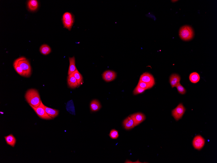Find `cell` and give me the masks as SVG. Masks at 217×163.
I'll list each match as a JSON object with an SVG mask.
<instances>
[{
    "label": "cell",
    "mask_w": 217,
    "mask_h": 163,
    "mask_svg": "<svg viewBox=\"0 0 217 163\" xmlns=\"http://www.w3.org/2000/svg\"><path fill=\"white\" fill-rule=\"evenodd\" d=\"M124 126L125 129L129 130L136 126L133 119L129 116L125 119L123 122Z\"/></svg>",
    "instance_id": "11"
},
{
    "label": "cell",
    "mask_w": 217,
    "mask_h": 163,
    "mask_svg": "<svg viewBox=\"0 0 217 163\" xmlns=\"http://www.w3.org/2000/svg\"><path fill=\"white\" fill-rule=\"evenodd\" d=\"M13 66H14V68L17 72L20 75L22 76L25 77L23 71L21 69V68L18 65L16 60L15 61L14 63H13Z\"/></svg>",
    "instance_id": "22"
},
{
    "label": "cell",
    "mask_w": 217,
    "mask_h": 163,
    "mask_svg": "<svg viewBox=\"0 0 217 163\" xmlns=\"http://www.w3.org/2000/svg\"><path fill=\"white\" fill-rule=\"evenodd\" d=\"M189 80L193 83H196L199 82L200 80L199 74L197 72H193L189 76Z\"/></svg>",
    "instance_id": "21"
},
{
    "label": "cell",
    "mask_w": 217,
    "mask_h": 163,
    "mask_svg": "<svg viewBox=\"0 0 217 163\" xmlns=\"http://www.w3.org/2000/svg\"><path fill=\"white\" fill-rule=\"evenodd\" d=\"M101 107V105L99 101L97 100H94L90 104V108L91 111L95 112L99 110Z\"/></svg>",
    "instance_id": "15"
},
{
    "label": "cell",
    "mask_w": 217,
    "mask_h": 163,
    "mask_svg": "<svg viewBox=\"0 0 217 163\" xmlns=\"http://www.w3.org/2000/svg\"><path fill=\"white\" fill-rule=\"evenodd\" d=\"M186 109L182 104H180L172 111V115L175 120L178 121L184 114Z\"/></svg>",
    "instance_id": "6"
},
{
    "label": "cell",
    "mask_w": 217,
    "mask_h": 163,
    "mask_svg": "<svg viewBox=\"0 0 217 163\" xmlns=\"http://www.w3.org/2000/svg\"><path fill=\"white\" fill-rule=\"evenodd\" d=\"M137 86L143 88L146 90L150 89L152 87L150 85L140 81H139Z\"/></svg>",
    "instance_id": "23"
},
{
    "label": "cell",
    "mask_w": 217,
    "mask_h": 163,
    "mask_svg": "<svg viewBox=\"0 0 217 163\" xmlns=\"http://www.w3.org/2000/svg\"><path fill=\"white\" fill-rule=\"evenodd\" d=\"M179 35L182 40L189 41L194 38V32L191 26H185L182 27L180 29Z\"/></svg>",
    "instance_id": "3"
},
{
    "label": "cell",
    "mask_w": 217,
    "mask_h": 163,
    "mask_svg": "<svg viewBox=\"0 0 217 163\" xmlns=\"http://www.w3.org/2000/svg\"><path fill=\"white\" fill-rule=\"evenodd\" d=\"M205 143V140L201 136H196L193 140V146L196 149L200 150L204 147Z\"/></svg>",
    "instance_id": "7"
},
{
    "label": "cell",
    "mask_w": 217,
    "mask_h": 163,
    "mask_svg": "<svg viewBox=\"0 0 217 163\" xmlns=\"http://www.w3.org/2000/svg\"><path fill=\"white\" fill-rule=\"evenodd\" d=\"M75 77L79 86L82 84L83 82V77L79 71L76 70L72 74Z\"/></svg>",
    "instance_id": "19"
},
{
    "label": "cell",
    "mask_w": 217,
    "mask_h": 163,
    "mask_svg": "<svg viewBox=\"0 0 217 163\" xmlns=\"http://www.w3.org/2000/svg\"><path fill=\"white\" fill-rule=\"evenodd\" d=\"M46 111L49 116L52 118H54L58 116L59 113V111L54 109L45 106Z\"/></svg>",
    "instance_id": "16"
},
{
    "label": "cell",
    "mask_w": 217,
    "mask_h": 163,
    "mask_svg": "<svg viewBox=\"0 0 217 163\" xmlns=\"http://www.w3.org/2000/svg\"><path fill=\"white\" fill-rule=\"evenodd\" d=\"M30 105L40 118L47 120H51L52 118L47 113L45 109V106L43 104L42 101L41 102L40 106L38 107H35L31 105Z\"/></svg>",
    "instance_id": "4"
},
{
    "label": "cell",
    "mask_w": 217,
    "mask_h": 163,
    "mask_svg": "<svg viewBox=\"0 0 217 163\" xmlns=\"http://www.w3.org/2000/svg\"><path fill=\"white\" fill-rule=\"evenodd\" d=\"M62 19L64 28L70 30L74 22V18L72 14L69 12H65L63 15Z\"/></svg>",
    "instance_id": "5"
},
{
    "label": "cell",
    "mask_w": 217,
    "mask_h": 163,
    "mask_svg": "<svg viewBox=\"0 0 217 163\" xmlns=\"http://www.w3.org/2000/svg\"><path fill=\"white\" fill-rule=\"evenodd\" d=\"M175 87L177 88L178 91L180 94H184L186 93V91L185 88L181 85L180 83H178Z\"/></svg>",
    "instance_id": "25"
},
{
    "label": "cell",
    "mask_w": 217,
    "mask_h": 163,
    "mask_svg": "<svg viewBox=\"0 0 217 163\" xmlns=\"http://www.w3.org/2000/svg\"><path fill=\"white\" fill-rule=\"evenodd\" d=\"M67 83L69 87L73 89L79 86L75 77L72 74L70 75L68 77Z\"/></svg>",
    "instance_id": "12"
},
{
    "label": "cell",
    "mask_w": 217,
    "mask_h": 163,
    "mask_svg": "<svg viewBox=\"0 0 217 163\" xmlns=\"http://www.w3.org/2000/svg\"><path fill=\"white\" fill-rule=\"evenodd\" d=\"M70 65L68 71V75L72 74L74 71L77 70L76 66V61L75 57H69Z\"/></svg>",
    "instance_id": "14"
},
{
    "label": "cell",
    "mask_w": 217,
    "mask_h": 163,
    "mask_svg": "<svg viewBox=\"0 0 217 163\" xmlns=\"http://www.w3.org/2000/svg\"><path fill=\"white\" fill-rule=\"evenodd\" d=\"M4 137L7 143L12 147H15L16 143V139L14 136L11 134Z\"/></svg>",
    "instance_id": "18"
},
{
    "label": "cell",
    "mask_w": 217,
    "mask_h": 163,
    "mask_svg": "<svg viewBox=\"0 0 217 163\" xmlns=\"http://www.w3.org/2000/svg\"><path fill=\"white\" fill-rule=\"evenodd\" d=\"M28 7L30 11H35L38 8V2L36 0H30L28 2Z\"/></svg>",
    "instance_id": "17"
},
{
    "label": "cell",
    "mask_w": 217,
    "mask_h": 163,
    "mask_svg": "<svg viewBox=\"0 0 217 163\" xmlns=\"http://www.w3.org/2000/svg\"><path fill=\"white\" fill-rule=\"evenodd\" d=\"M130 116L133 119L136 126L143 122L146 118L145 115L141 113H134Z\"/></svg>",
    "instance_id": "10"
},
{
    "label": "cell",
    "mask_w": 217,
    "mask_h": 163,
    "mask_svg": "<svg viewBox=\"0 0 217 163\" xmlns=\"http://www.w3.org/2000/svg\"><path fill=\"white\" fill-rule=\"evenodd\" d=\"M181 77L178 74H173L170 78V82L172 88L175 87L177 85L180 83Z\"/></svg>",
    "instance_id": "13"
},
{
    "label": "cell",
    "mask_w": 217,
    "mask_h": 163,
    "mask_svg": "<svg viewBox=\"0 0 217 163\" xmlns=\"http://www.w3.org/2000/svg\"><path fill=\"white\" fill-rule=\"evenodd\" d=\"M25 98L27 102L33 107H37L40 106L41 100L38 90L34 89H30L27 91Z\"/></svg>",
    "instance_id": "1"
},
{
    "label": "cell",
    "mask_w": 217,
    "mask_h": 163,
    "mask_svg": "<svg viewBox=\"0 0 217 163\" xmlns=\"http://www.w3.org/2000/svg\"><path fill=\"white\" fill-rule=\"evenodd\" d=\"M140 81H142L150 85L153 87L155 84V81L153 76L150 73L146 72L141 76Z\"/></svg>",
    "instance_id": "8"
},
{
    "label": "cell",
    "mask_w": 217,
    "mask_h": 163,
    "mask_svg": "<svg viewBox=\"0 0 217 163\" xmlns=\"http://www.w3.org/2000/svg\"><path fill=\"white\" fill-rule=\"evenodd\" d=\"M117 74L114 71L111 70H107L103 74V79L106 82H110L116 79Z\"/></svg>",
    "instance_id": "9"
},
{
    "label": "cell",
    "mask_w": 217,
    "mask_h": 163,
    "mask_svg": "<svg viewBox=\"0 0 217 163\" xmlns=\"http://www.w3.org/2000/svg\"><path fill=\"white\" fill-rule=\"evenodd\" d=\"M109 136L111 139H117L119 136V134L117 130L113 129L111 131Z\"/></svg>",
    "instance_id": "24"
},
{
    "label": "cell",
    "mask_w": 217,
    "mask_h": 163,
    "mask_svg": "<svg viewBox=\"0 0 217 163\" xmlns=\"http://www.w3.org/2000/svg\"><path fill=\"white\" fill-rule=\"evenodd\" d=\"M15 60L23 71L25 77H28L31 76V68L28 60L23 57H19Z\"/></svg>",
    "instance_id": "2"
},
{
    "label": "cell",
    "mask_w": 217,
    "mask_h": 163,
    "mask_svg": "<svg viewBox=\"0 0 217 163\" xmlns=\"http://www.w3.org/2000/svg\"><path fill=\"white\" fill-rule=\"evenodd\" d=\"M146 90L145 89H143L139 86H137L135 88L133 91V94L134 95H137L138 94H141L144 92Z\"/></svg>",
    "instance_id": "26"
},
{
    "label": "cell",
    "mask_w": 217,
    "mask_h": 163,
    "mask_svg": "<svg viewBox=\"0 0 217 163\" xmlns=\"http://www.w3.org/2000/svg\"><path fill=\"white\" fill-rule=\"evenodd\" d=\"M40 51L43 55H47L51 52V49L49 45H43L40 47Z\"/></svg>",
    "instance_id": "20"
}]
</instances>
